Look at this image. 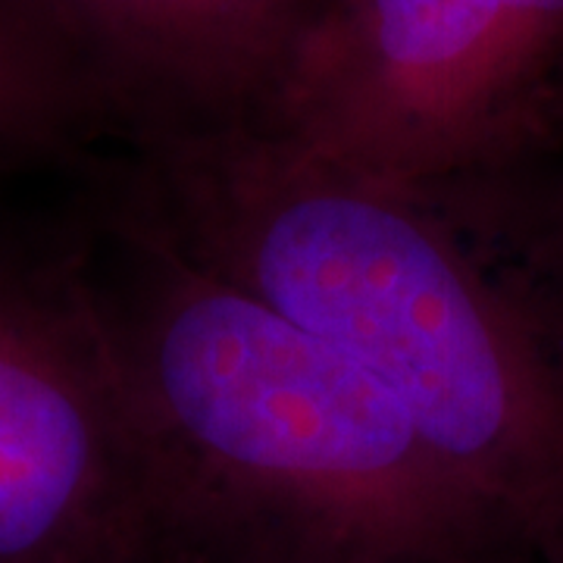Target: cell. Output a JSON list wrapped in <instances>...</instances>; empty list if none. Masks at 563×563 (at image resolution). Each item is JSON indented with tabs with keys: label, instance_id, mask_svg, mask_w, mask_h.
Masks as SVG:
<instances>
[{
	"label": "cell",
	"instance_id": "6",
	"mask_svg": "<svg viewBox=\"0 0 563 563\" xmlns=\"http://www.w3.org/2000/svg\"><path fill=\"white\" fill-rule=\"evenodd\" d=\"M95 125L69 69L16 0H0V163L47 157Z\"/></svg>",
	"mask_w": 563,
	"mask_h": 563
},
{
	"label": "cell",
	"instance_id": "2",
	"mask_svg": "<svg viewBox=\"0 0 563 563\" xmlns=\"http://www.w3.org/2000/svg\"><path fill=\"white\" fill-rule=\"evenodd\" d=\"M66 229L161 466L166 523L225 563H520L339 347L101 185Z\"/></svg>",
	"mask_w": 563,
	"mask_h": 563
},
{
	"label": "cell",
	"instance_id": "1",
	"mask_svg": "<svg viewBox=\"0 0 563 563\" xmlns=\"http://www.w3.org/2000/svg\"><path fill=\"white\" fill-rule=\"evenodd\" d=\"M98 185L339 347L520 563H563V181L361 179L254 125L129 144Z\"/></svg>",
	"mask_w": 563,
	"mask_h": 563
},
{
	"label": "cell",
	"instance_id": "3",
	"mask_svg": "<svg viewBox=\"0 0 563 563\" xmlns=\"http://www.w3.org/2000/svg\"><path fill=\"white\" fill-rule=\"evenodd\" d=\"M254 129L395 188L539 169L563 141V0H325Z\"/></svg>",
	"mask_w": 563,
	"mask_h": 563
},
{
	"label": "cell",
	"instance_id": "4",
	"mask_svg": "<svg viewBox=\"0 0 563 563\" xmlns=\"http://www.w3.org/2000/svg\"><path fill=\"white\" fill-rule=\"evenodd\" d=\"M163 523L161 466L69 229L0 225V563H135Z\"/></svg>",
	"mask_w": 563,
	"mask_h": 563
},
{
	"label": "cell",
	"instance_id": "5",
	"mask_svg": "<svg viewBox=\"0 0 563 563\" xmlns=\"http://www.w3.org/2000/svg\"><path fill=\"white\" fill-rule=\"evenodd\" d=\"M129 144L257 125L325 0H16Z\"/></svg>",
	"mask_w": 563,
	"mask_h": 563
}]
</instances>
